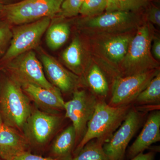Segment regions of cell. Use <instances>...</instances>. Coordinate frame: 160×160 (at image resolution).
I'll list each match as a JSON object with an SVG mask.
<instances>
[{"mask_svg": "<svg viewBox=\"0 0 160 160\" xmlns=\"http://www.w3.org/2000/svg\"><path fill=\"white\" fill-rule=\"evenodd\" d=\"M154 37V29L150 22L138 26L127 53L118 66L119 77L160 69L159 63L154 58L151 52L152 43Z\"/></svg>", "mask_w": 160, "mask_h": 160, "instance_id": "1", "label": "cell"}, {"mask_svg": "<svg viewBox=\"0 0 160 160\" xmlns=\"http://www.w3.org/2000/svg\"><path fill=\"white\" fill-rule=\"evenodd\" d=\"M132 106L133 104L112 107L106 101L98 100L94 113L87 124L86 132L76 148L73 157L92 140H97L103 144L108 142Z\"/></svg>", "mask_w": 160, "mask_h": 160, "instance_id": "2", "label": "cell"}, {"mask_svg": "<svg viewBox=\"0 0 160 160\" xmlns=\"http://www.w3.org/2000/svg\"><path fill=\"white\" fill-rule=\"evenodd\" d=\"M29 98L21 85L9 77L0 89V115L5 125L23 128L32 112Z\"/></svg>", "mask_w": 160, "mask_h": 160, "instance_id": "3", "label": "cell"}, {"mask_svg": "<svg viewBox=\"0 0 160 160\" xmlns=\"http://www.w3.org/2000/svg\"><path fill=\"white\" fill-rule=\"evenodd\" d=\"M63 0H22L4 6L1 13L10 25L35 22L46 18L52 19L60 12Z\"/></svg>", "mask_w": 160, "mask_h": 160, "instance_id": "4", "label": "cell"}, {"mask_svg": "<svg viewBox=\"0 0 160 160\" xmlns=\"http://www.w3.org/2000/svg\"><path fill=\"white\" fill-rule=\"evenodd\" d=\"M52 19L51 18H44L12 28L11 42L2 61L7 62L22 53L37 49Z\"/></svg>", "mask_w": 160, "mask_h": 160, "instance_id": "5", "label": "cell"}, {"mask_svg": "<svg viewBox=\"0 0 160 160\" xmlns=\"http://www.w3.org/2000/svg\"><path fill=\"white\" fill-rule=\"evenodd\" d=\"M6 64L10 77L20 84L29 83L50 89L56 88L47 79L42 65L33 50L20 54Z\"/></svg>", "mask_w": 160, "mask_h": 160, "instance_id": "6", "label": "cell"}, {"mask_svg": "<svg viewBox=\"0 0 160 160\" xmlns=\"http://www.w3.org/2000/svg\"><path fill=\"white\" fill-rule=\"evenodd\" d=\"M145 115L133 106L126 118L103 148L109 160H124L129 142L139 129Z\"/></svg>", "mask_w": 160, "mask_h": 160, "instance_id": "7", "label": "cell"}, {"mask_svg": "<svg viewBox=\"0 0 160 160\" xmlns=\"http://www.w3.org/2000/svg\"><path fill=\"white\" fill-rule=\"evenodd\" d=\"M138 19L134 12L112 11L86 18L81 24L83 29L92 35L121 33L138 27Z\"/></svg>", "mask_w": 160, "mask_h": 160, "instance_id": "8", "label": "cell"}, {"mask_svg": "<svg viewBox=\"0 0 160 160\" xmlns=\"http://www.w3.org/2000/svg\"><path fill=\"white\" fill-rule=\"evenodd\" d=\"M98 101L90 92L77 89L72 92L71 99L65 102V117L72 122L77 146L86 132L87 124L94 113Z\"/></svg>", "mask_w": 160, "mask_h": 160, "instance_id": "9", "label": "cell"}, {"mask_svg": "<svg viewBox=\"0 0 160 160\" xmlns=\"http://www.w3.org/2000/svg\"><path fill=\"white\" fill-rule=\"evenodd\" d=\"M134 34L133 35L130 32H128L92 35H95L91 41L93 51L106 62L112 65V70L116 78L119 77L118 65L124 59Z\"/></svg>", "mask_w": 160, "mask_h": 160, "instance_id": "10", "label": "cell"}, {"mask_svg": "<svg viewBox=\"0 0 160 160\" xmlns=\"http://www.w3.org/2000/svg\"><path fill=\"white\" fill-rule=\"evenodd\" d=\"M160 69L138 74L118 77L113 81L109 106L118 107L133 104L140 92L148 86Z\"/></svg>", "mask_w": 160, "mask_h": 160, "instance_id": "11", "label": "cell"}, {"mask_svg": "<svg viewBox=\"0 0 160 160\" xmlns=\"http://www.w3.org/2000/svg\"><path fill=\"white\" fill-rule=\"evenodd\" d=\"M62 122L58 115L36 110L32 111L24 125L26 137L30 148L42 150Z\"/></svg>", "mask_w": 160, "mask_h": 160, "instance_id": "12", "label": "cell"}, {"mask_svg": "<svg viewBox=\"0 0 160 160\" xmlns=\"http://www.w3.org/2000/svg\"><path fill=\"white\" fill-rule=\"evenodd\" d=\"M47 79L52 85L65 93L73 92L81 83L80 77L66 69L55 58L40 47L36 49Z\"/></svg>", "mask_w": 160, "mask_h": 160, "instance_id": "13", "label": "cell"}, {"mask_svg": "<svg viewBox=\"0 0 160 160\" xmlns=\"http://www.w3.org/2000/svg\"><path fill=\"white\" fill-rule=\"evenodd\" d=\"M160 141V111L158 109L149 115L142 131L126 152L129 159L149 149Z\"/></svg>", "mask_w": 160, "mask_h": 160, "instance_id": "14", "label": "cell"}, {"mask_svg": "<svg viewBox=\"0 0 160 160\" xmlns=\"http://www.w3.org/2000/svg\"><path fill=\"white\" fill-rule=\"evenodd\" d=\"M27 151L29 146L26 137L3 123L0 130V158L12 160Z\"/></svg>", "mask_w": 160, "mask_h": 160, "instance_id": "15", "label": "cell"}, {"mask_svg": "<svg viewBox=\"0 0 160 160\" xmlns=\"http://www.w3.org/2000/svg\"><path fill=\"white\" fill-rule=\"evenodd\" d=\"M20 85L28 97L41 108L48 110H64L65 102L58 88L46 89L29 83Z\"/></svg>", "mask_w": 160, "mask_h": 160, "instance_id": "16", "label": "cell"}, {"mask_svg": "<svg viewBox=\"0 0 160 160\" xmlns=\"http://www.w3.org/2000/svg\"><path fill=\"white\" fill-rule=\"evenodd\" d=\"M76 134L72 125L64 129L53 141L49 157L57 160H71L76 148Z\"/></svg>", "mask_w": 160, "mask_h": 160, "instance_id": "17", "label": "cell"}, {"mask_svg": "<svg viewBox=\"0 0 160 160\" xmlns=\"http://www.w3.org/2000/svg\"><path fill=\"white\" fill-rule=\"evenodd\" d=\"M61 58L69 71L78 76L83 75L87 69L84 64L82 44L78 37H75L62 52Z\"/></svg>", "mask_w": 160, "mask_h": 160, "instance_id": "18", "label": "cell"}, {"mask_svg": "<svg viewBox=\"0 0 160 160\" xmlns=\"http://www.w3.org/2000/svg\"><path fill=\"white\" fill-rule=\"evenodd\" d=\"M84 74H86V84L90 89V92L98 100L105 101L109 94V88L106 76L102 69L97 65H93L88 71H85Z\"/></svg>", "mask_w": 160, "mask_h": 160, "instance_id": "19", "label": "cell"}, {"mask_svg": "<svg viewBox=\"0 0 160 160\" xmlns=\"http://www.w3.org/2000/svg\"><path fill=\"white\" fill-rule=\"evenodd\" d=\"M46 41L47 46L55 51L61 48L67 42L70 33V28L68 23L62 22L51 24L46 31Z\"/></svg>", "mask_w": 160, "mask_h": 160, "instance_id": "20", "label": "cell"}, {"mask_svg": "<svg viewBox=\"0 0 160 160\" xmlns=\"http://www.w3.org/2000/svg\"><path fill=\"white\" fill-rule=\"evenodd\" d=\"M160 72L156 75L133 103L139 106L160 105Z\"/></svg>", "mask_w": 160, "mask_h": 160, "instance_id": "21", "label": "cell"}, {"mask_svg": "<svg viewBox=\"0 0 160 160\" xmlns=\"http://www.w3.org/2000/svg\"><path fill=\"white\" fill-rule=\"evenodd\" d=\"M102 143L92 140L71 160H109L103 148Z\"/></svg>", "mask_w": 160, "mask_h": 160, "instance_id": "22", "label": "cell"}, {"mask_svg": "<svg viewBox=\"0 0 160 160\" xmlns=\"http://www.w3.org/2000/svg\"><path fill=\"white\" fill-rule=\"evenodd\" d=\"M150 0H107L106 12L124 11L135 12L146 7Z\"/></svg>", "mask_w": 160, "mask_h": 160, "instance_id": "23", "label": "cell"}, {"mask_svg": "<svg viewBox=\"0 0 160 160\" xmlns=\"http://www.w3.org/2000/svg\"><path fill=\"white\" fill-rule=\"evenodd\" d=\"M107 0H84L80 13L86 18L99 15L106 11Z\"/></svg>", "mask_w": 160, "mask_h": 160, "instance_id": "24", "label": "cell"}, {"mask_svg": "<svg viewBox=\"0 0 160 160\" xmlns=\"http://www.w3.org/2000/svg\"><path fill=\"white\" fill-rule=\"evenodd\" d=\"M83 2L84 0H63L60 13L57 17L63 19L77 16L80 13Z\"/></svg>", "mask_w": 160, "mask_h": 160, "instance_id": "25", "label": "cell"}, {"mask_svg": "<svg viewBox=\"0 0 160 160\" xmlns=\"http://www.w3.org/2000/svg\"><path fill=\"white\" fill-rule=\"evenodd\" d=\"M12 28L8 22L0 21V58L4 56L12 38Z\"/></svg>", "mask_w": 160, "mask_h": 160, "instance_id": "26", "label": "cell"}, {"mask_svg": "<svg viewBox=\"0 0 160 160\" xmlns=\"http://www.w3.org/2000/svg\"><path fill=\"white\" fill-rule=\"evenodd\" d=\"M147 18L150 22L160 26V10L155 6L149 7L147 12Z\"/></svg>", "mask_w": 160, "mask_h": 160, "instance_id": "27", "label": "cell"}, {"mask_svg": "<svg viewBox=\"0 0 160 160\" xmlns=\"http://www.w3.org/2000/svg\"><path fill=\"white\" fill-rule=\"evenodd\" d=\"M12 160H57L50 157H44L39 155L33 154L30 152L27 151Z\"/></svg>", "mask_w": 160, "mask_h": 160, "instance_id": "28", "label": "cell"}, {"mask_svg": "<svg viewBox=\"0 0 160 160\" xmlns=\"http://www.w3.org/2000/svg\"><path fill=\"white\" fill-rule=\"evenodd\" d=\"M151 46V52L156 60H160V39L157 37L153 38Z\"/></svg>", "mask_w": 160, "mask_h": 160, "instance_id": "29", "label": "cell"}, {"mask_svg": "<svg viewBox=\"0 0 160 160\" xmlns=\"http://www.w3.org/2000/svg\"><path fill=\"white\" fill-rule=\"evenodd\" d=\"M155 156L154 151H150L145 153L141 152L129 160H154Z\"/></svg>", "mask_w": 160, "mask_h": 160, "instance_id": "30", "label": "cell"}, {"mask_svg": "<svg viewBox=\"0 0 160 160\" xmlns=\"http://www.w3.org/2000/svg\"><path fill=\"white\" fill-rule=\"evenodd\" d=\"M22 0H0V4L3 6L11 5L19 2Z\"/></svg>", "mask_w": 160, "mask_h": 160, "instance_id": "31", "label": "cell"}, {"mask_svg": "<svg viewBox=\"0 0 160 160\" xmlns=\"http://www.w3.org/2000/svg\"><path fill=\"white\" fill-rule=\"evenodd\" d=\"M3 124V121L2 120V117H1V115H0V130H1V128H2V125Z\"/></svg>", "mask_w": 160, "mask_h": 160, "instance_id": "32", "label": "cell"}, {"mask_svg": "<svg viewBox=\"0 0 160 160\" xmlns=\"http://www.w3.org/2000/svg\"><path fill=\"white\" fill-rule=\"evenodd\" d=\"M3 7H4V6L0 4V13H1V12H2V10L3 9Z\"/></svg>", "mask_w": 160, "mask_h": 160, "instance_id": "33", "label": "cell"}, {"mask_svg": "<svg viewBox=\"0 0 160 160\" xmlns=\"http://www.w3.org/2000/svg\"><path fill=\"white\" fill-rule=\"evenodd\" d=\"M0 160H2V159L0 158Z\"/></svg>", "mask_w": 160, "mask_h": 160, "instance_id": "34", "label": "cell"}, {"mask_svg": "<svg viewBox=\"0 0 160 160\" xmlns=\"http://www.w3.org/2000/svg\"><path fill=\"white\" fill-rule=\"evenodd\" d=\"M1 68H0V70H1Z\"/></svg>", "mask_w": 160, "mask_h": 160, "instance_id": "35", "label": "cell"}]
</instances>
